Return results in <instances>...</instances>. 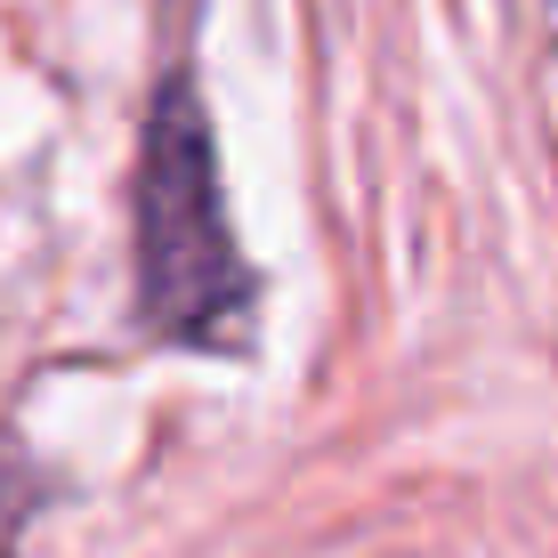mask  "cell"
I'll return each instance as SVG.
<instances>
[{
	"instance_id": "1",
	"label": "cell",
	"mask_w": 558,
	"mask_h": 558,
	"mask_svg": "<svg viewBox=\"0 0 558 558\" xmlns=\"http://www.w3.org/2000/svg\"><path fill=\"white\" fill-rule=\"evenodd\" d=\"M130 235H138V316L154 340L179 349H227L252 316L259 283L235 252L219 195V146L210 113L186 73H170L146 106L138 186H130Z\"/></svg>"
},
{
	"instance_id": "2",
	"label": "cell",
	"mask_w": 558,
	"mask_h": 558,
	"mask_svg": "<svg viewBox=\"0 0 558 558\" xmlns=\"http://www.w3.org/2000/svg\"><path fill=\"white\" fill-rule=\"evenodd\" d=\"M0 558H16V453L0 437Z\"/></svg>"
}]
</instances>
